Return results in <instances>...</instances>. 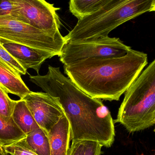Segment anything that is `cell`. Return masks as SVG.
I'll return each mask as SVG.
<instances>
[{"mask_svg": "<svg viewBox=\"0 0 155 155\" xmlns=\"http://www.w3.org/2000/svg\"><path fill=\"white\" fill-rule=\"evenodd\" d=\"M109 0H71L70 12L78 20L87 17L101 9Z\"/></svg>", "mask_w": 155, "mask_h": 155, "instance_id": "13", "label": "cell"}, {"mask_svg": "<svg viewBox=\"0 0 155 155\" xmlns=\"http://www.w3.org/2000/svg\"><path fill=\"white\" fill-rule=\"evenodd\" d=\"M155 11V0H109L97 12L78 21L64 39L68 42L106 38L121 24Z\"/></svg>", "mask_w": 155, "mask_h": 155, "instance_id": "3", "label": "cell"}, {"mask_svg": "<svg viewBox=\"0 0 155 155\" xmlns=\"http://www.w3.org/2000/svg\"><path fill=\"white\" fill-rule=\"evenodd\" d=\"M0 38L59 56L66 43L61 33L41 30L10 15L0 17Z\"/></svg>", "mask_w": 155, "mask_h": 155, "instance_id": "5", "label": "cell"}, {"mask_svg": "<svg viewBox=\"0 0 155 155\" xmlns=\"http://www.w3.org/2000/svg\"><path fill=\"white\" fill-rule=\"evenodd\" d=\"M5 155H8V154H5Z\"/></svg>", "mask_w": 155, "mask_h": 155, "instance_id": "23", "label": "cell"}, {"mask_svg": "<svg viewBox=\"0 0 155 155\" xmlns=\"http://www.w3.org/2000/svg\"><path fill=\"white\" fill-rule=\"evenodd\" d=\"M130 48L119 38L107 37L66 42L58 57L64 66H68L87 59L122 57Z\"/></svg>", "mask_w": 155, "mask_h": 155, "instance_id": "6", "label": "cell"}, {"mask_svg": "<svg viewBox=\"0 0 155 155\" xmlns=\"http://www.w3.org/2000/svg\"><path fill=\"white\" fill-rule=\"evenodd\" d=\"M25 141L30 148L38 155H50L48 133L41 128L26 135Z\"/></svg>", "mask_w": 155, "mask_h": 155, "instance_id": "14", "label": "cell"}, {"mask_svg": "<svg viewBox=\"0 0 155 155\" xmlns=\"http://www.w3.org/2000/svg\"><path fill=\"white\" fill-rule=\"evenodd\" d=\"M13 8L10 16L18 21L44 31L60 34L61 25L54 7L44 0H11Z\"/></svg>", "mask_w": 155, "mask_h": 155, "instance_id": "7", "label": "cell"}, {"mask_svg": "<svg viewBox=\"0 0 155 155\" xmlns=\"http://www.w3.org/2000/svg\"><path fill=\"white\" fill-rule=\"evenodd\" d=\"M5 154L6 153L3 150V148L0 145V155H5Z\"/></svg>", "mask_w": 155, "mask_h": 155, "instance_id": "22", "label": "cell"}, {"mask_svg": "<svg viewBox=\"0 0 155 155\" xmlns=\"http://www.w3.org/2000/svg\"><path fill=\"white\" fill-rule=\"evenodd\" d=\"M30 81L58 98L69 122L72 143L94 140L102 147H111L116 135L115 121L101 100L81 90L62 74L59 67L49 66L46 75H31Z\"/></svg>", "mask_w": 155, "mask_h": 155, "instance_id": "1", "label": "cell"}, {"mask_svg": "<svg viewBox=\"0 0 155 155\" xmlns=\"http://www.w3.org/2000/svg\"><path fill=\"white\" fill-rule=\"evenodd\" d=\"M2 147L8 155H38L28 146L25 138Z\"/></svg>", "mask_w": 155, "mask_h": 155, "instance_id": "17", "label": "cell"}, {"mask_svg": "<svg viewBox=\"0 0 155 155\" xmlns=\"http://www.w3.org/2000/svg\"><path fill=\"white\" fill-rule=\"evenodd\" d=\"M16 101L11 99L8 93L0 87V116L6 121L12 119Z\"/></svg>", "mask_w": 155, "mask_h": 155, "instance_id": "16", "label": "cell"}, {"mask_svg": "<svg viewBox=\"0 0 155 155\" xmlns=\"http://www.w3.org/2000/svg\"><path fill=\"white\" fill-rule=\"evenodd\" d=\"M13 8L11 0L0 1V17L10 15Z\"/></svg>", "mask_w": 155, "mask_h": 155, "instance_id": "21", "label": "cell"}, {"mask_svg": "<svg viewBox=\"0 0 155 155\" xmlns=\"http://www.w3.org/2000/svg\"><path fill=\"white\" fill-rule=\"evenodd\" d=\"M26 137L13 119L6 121L0 116V145L2 147L10 145L25 138Z\"/></svg>", "mask_w": 155, "mask_h": 155, "instance_id": "15", "label": "cell"}, {"mask_svg": "<svg viewBox=\"0 0 155 155\" xmlns=\"http://www.w3.org/2000/svg\"><path fill=\"white\" fill-rule=\"evenodd\" d=\"M0 87L7 93L19 97L20 99L31 92L22 80L21 75L14 72L1 59Z\"/></svg>", "mask_w": 155, "mask_h": 155, "instance_id": "11", "label": "cell"}, {"mask_svg": "<svg viewBox=\"0 0 155 155\" xmlns=\"http://www.w3.org/2000/svg\"><path fill=\"white\" fill-rule=\"evenodd\" d=\"M12 118L19 128L26 136L40 128L23 99L15 101Z\"/></svg>", "mask_w": 155, "mask_h": 155, "instance_id": "12", "label": "cell"}, {"mask_svg": "<svg viewBox=\"0 0 155 155\" xmlns=\"http://www.w3.org/2000/svg\"><path fill=\"white\" fill-rule=\"evenodd\" d=\"M115 122L130 133L155 124V60L150 63L125 92Z\"/></svg>", "mask_w": 155, "mask_h": 155, "instance_id": "4", "label": "cell"}, {"mask_svg": "<svg viewBox=\"0 0 155 155\" xmlns=\"http://www.w3.org/2000/svg\"><path fill=\"white\" fill-rule=\"evenodd\" d=\"M50 155H67L71 140V130L65 114L48 133Z\"/></svg>", "mask_w": 155, "mask_h": 155, "instance_id": "10", "label": "cell"}, {"mask_svg": "<svg viewBox=\"0 0 155 155\" xmlns=\"http://www.w3.org/2000/svg\"><path fill=\"white\" fill-rule=\"evenodd\" d=\"M0 59L9 67L14 72L22 75H26L27 70L23 68L4 48L0 43Z\"/></svg>", "mask_w": 155, "mask_h": 155, "instance_id": "18", "label": "cell"}, {"mask_svg": "<svg viewBox=\"0 0 155 155\" xmlns=\"http://www.w3.org/2000/svg\"><path fill=\"white\" fill-rule=\"evenodd\" d=\"M40 128L47 133L64 115L58 98L42 92H32L23 99Z\"/></svg>", "mask_w": 155, "mask_h": 155, "instance_id": "8", "label": "cell"}, {"mask_svg": "<svg viewBox=\"0 0 155 155\" xmlns=\"http://www.w3.org/2000/svg\"><path fill=\"white\" fill-rule=\"evenodd\" d=\"M0 43L9 53L26 70L32 69L39 74L41 67L45 61L54 55L21 44L0 38Z\"/></svg>", "mask_w": 155, "mask_h": 155, "instance_id": "9", "label": "cell"}, {"mask_svg": "<svg viewBox=\"0 0 155 155\" xmlns=\"http://www.w3.org/2000/svg\"><path fill=\"white\" fill-rule=\"evenodd\" d=\"M86 140H78L72 143L67 155H85Z\"/></svg>", "mask_w": 155, "mask_h": 155, "instance_id": "20", "label": "cell"}, {"mask_svg": "<svg viewBox=\"0 0 155 155\" xmlns=\"http://www.w3.org/2000/svg\"><path fill=\"white\" fill-rule=\"evenodd\" d=\"M148 63L147 54L130 48L124 56L82 60L64 66L65 74L91 97L119 101Z\"/></svg>", "mask_w": 155, "mask_h": 155, "instance_id": "2", "label": "cell"}, {"mask_svg": "<svg viewBox=\"0 0 155 155\" xmlns=\"http://www.w3.org/2000/svg\"><path fill=\"white\" fill-rule=\"evenodd\" d=\"M102 147L97 141L86 140L85 155H101Z\"/></svg>", "mask_w": 155, "mask_h": 155, "instance_id": "19", "label": "cell"}]
</instances>
